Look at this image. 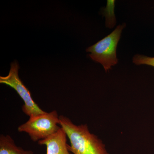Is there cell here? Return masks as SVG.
I'll return each instance as SVG.
<instances>
[{
	"mask_svg": "<svg viewBox=\"0 0 154 154\" xmlns=\"http://www.w3.org/2000/svg\"><path fill=\"white\" fill-rule=\"evenodd\" d=\"M67 135L62 128L52 135L38 141V144L46 146V154H71L67 143Z\"/></svg>",
	"mask_w": 154,
	"mask_h": 154,
	"instance_id": "obj_5",
	"label": "cell"
},
{
	"mask_svg": "<svg viewBox=\"0 0 154 154\" xmlns=\"http://www.w3.org/2000/svg\"><path fill=\"white\" fill-rule=\"evenodd\" d=\"M29 117L28 121L18 127V131L28 134L33 142L47 138L61 128L59 116L55 110Z\"/></svg>",
	"mask_w": 154,
	"mask_h": 154,
	"instance_id": "obj_2",
	"label": "cell"
},
{
	"mask_svg": "<svg viewBox=\"0 0 154 154\" xmlns=\"http://www.w3.org/2000/svg\"><path fill=\"white\" fill-rule=\"evenodd\" d=\"M125 24L119 25L112 33L96 44L88 48L86 51L91 52L90 57L104 67L105 72L118 63L116 57V48L121 36L122 30Z\"/></svg>",
	"mask_w": 154,
	"mask_h": 154,
	"instance_id": "obj_3",
	"label": "cell"
},
{
	"mask_svg": "<svg viewBox=\"0 0 154 154\" xmlns=\"http://www.w3.org/2000/svg\"><path fill=\"white\" fill-rule=\"evenodd\" d=\"M0 154H33V151L18 146L8 135H0Z\"/></svg>",
	"mask_w": 154,
	"mask_h": 154,
	"instance_id": "obj_6",
	"label": "cell"
},
{
	"mask_svg": "<svg viewBox=\"0 0 154 154\" xmlns=\"http://www.w3.org/2000/svg\"><path fill=\"white\" fill-rule=\"evenodd\" d=\"M114 1H107V6L104 9V16L106 17V25L109 28H112L116 24V18L114 14Z\"/></svg>",
	"mask_w": 154,
	"mask_h": 154,
	"instance_id": "obj_7",
	"label": "cell"
},
{
	"mask_svg": "<svg viewBox=\"0 0 154 154\" xmlns=\"http://www.w3.org/2000/svg\"><path fill=\"white\" fill-rule=\"evenodd\" d=\"M133 62L137 65L145 64L154 67V57H149L144 55L137 54L134 57Z\"/></svg>",
	"mask_w": 154,
	"mask_h": 154,
	"instance_id": "obj_8",
	"label": "cell"
},
{
	"mask_svg": "<svg viewBox=\"0 0 154 154\" xmlns=\"http://www.w3.org/2000/svg\"><path fill=\"white\" fill-rule=\"evenodd\" d=\"M59 125L66 133L70 145L69 151L73 154H109L105 145L97 136L91 133L87 124L76 125L68 117L59 116Z\"/></svg>",
	"mask_w": 154,
	"mask_h": 154,
	"instance_id": "obj_1",
	"label": "cell"
},
{
	"mask_svg": "<svg viewBox=\"0 0 154 154\" xmlns=\"http://www.w3.org/2000/svg\"><path fill=\"white\" fill-rule=\"evenodd\" d=\"M19 66L16 61L11 64L8 75L6 76L0 77V83L5 84L15 90L24 102L22 110L29 117L42 114L45 111L42 110L34 102L30 92L25 87L19 75Z\"/></svg>",
	"mask_w": 154,
	"mask_h": 154,
	"instance_id": "obj_4",
	"label": "cell"
}]
</instances>
